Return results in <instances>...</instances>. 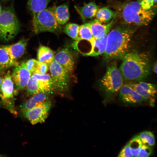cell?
<instances>
[{
    "label": "cell",
    "instance_id": "cell-1",
    "mask_svg": "<svg viewBox=\"0 0 157 157\" xmlns=\"http://www.w3.org/2000/svg\"><path fill=\"white\" fill-rule=\"evenodd\" d=\"M122 24L133 26L148 25L156 13V5L144 0H133L121 4L116 11Z\"/></svg>",
    "mask_w": 157,
    "mask_h": 157
},
{
    "label": "cell",
    "instance_id": "cell-2",
    "mask_svg": "<svg viewBox=\"0 0 157 157\" xmlns=\"http://www.w3.org/2000/svg\"><path fill=\"white\" fill-rule=\"evenodd\" d=\"M135 27L122 24L109 31L103 54L105 61L122 59L128 52L130 43L136 30Z\"/></svg>",
    "mask_w": 157,
    "mask_h": 157
},
{
    "label": "cell",
    "instance_id": "cell-3",
    "mask_svg": "<svg viewBox=\"0 0 157 157\" xmlns=\"http://www.w3.org/2000/svg\"><path fill=\"white\" fill-rule=\"evenodd\" d=\"M119 70L123 77L129 81L146 78L150 74V61L147 55L137 51L128 52L122 58Z\"/></svg>",
    "mask_w": 157,
    "mask_h": 157
},
{
    "label": "cell",
    "instance_id": "cell-4",
    "mask_svg": "<svg viewBox=\"0 0 157 157\" xmlns=\"http://www.w3.org/2000/svg\"><path fill=\"white\" fill-rule=\"evenodd\" d=\"M20 30V25L13 8L7 7L0 15V39L8 41L13 38Z\"/></svg>",
    "mask_w": 157,
    "mask_h": 157
},
{
    "label": "cell",
    "instance_id": "cell-5",
    "mask_svg": "<svg viewBox=\"0 0 157 157\" xmlns=\"http://www.w3.org/2000/svg\"><path fill=\"white\" fill-rule=\"evenodd\" d=\"M123 79L116 62L114 61L107 66L105 74L100 80V86L108 97L119 90L123 85Z\"/></svg>",
    "mask_w": 157,
    "mask_h": 157
},
{
    "label": "cell",
    "instance_id": "cell-6",
    "mask_svg": "<svg viewBox=\"0 0 157 157\" xmlns=\"http://www.w3.org/2000/svg\"><path fill=\"white\" fill-rule=\"evenodd\" d=\"M53 92L64 93L69 90L70 73L54 60L49 65Z\"/></svg>",
    "mask_w": 157,
    "mask_h": 157
},
{
    "label": "cell",
    "instance_id": "cell-7",
    "mask_svg": "<svg viewBox=\"0 0 157 157\" xmlns=\"http://www.w3.org/2000/svg\"><path fill=\"white\" fill-rule=\"evenodd\" d=\"M33 24L36 34L44 32L57 33L61 29V25L58 22L51 8H46L39 13Z\"/></svg>",
    "mask_w": 157,
    "mask_h": 157
},
{
    "label": "cell",
    "instance_id": "cell-8",
    "mask_svg": "<svg viewBox=\"0 0 157 157\" xmlns=\"http://www.w3.org/2000/svg\"><path fill=\"white\" fill-rule=\"evenodd\" d=\"M51 106L50 101L39 104L22 112L24 117L33 125L44 122Z\"/></svg>",
    "mask_w": 157,
    "mask_h": 157
},
{
    "label": "cell",
    "instance_id": "cell-9",
    "mask_svg": "<svg viewBox=\"0 0 157 157\" xmlns=\"http://www.w3.org/2000/svg\"><path fill=\"white\" fill-rule=\"evenodd\" d=\"M13 90L14 83L10 72L8 71L3 78H2L0 88V97H1L6 107L8 108H14Z\"/></svg>",
    "mask_w": 157,
    "mask_h": 157
},
{
    "label": "cell",
    "instance_id": "cell-10",
    "mask_svg": "<svg viewBox=\"0 0 157 157\" xmlns=\"http://www.w3.org/2000/svg\"><path fill=\"white\" fill-rule=\"evenodd\" d=\"M27 93L29 95L43 93L48 94L50 90L48 80L44 78L32 75L26 85Z\"/></svg>",
    "mask_w": 157,
    "mask_h": 157
},
{
    "label": "cell",
    "instance_id": "cell-11",
    "mask_svg": "<svg viewBox=\"0 0 157 157\" xmlns=\"http://www.w3.org/2000/svg\"><path fill=\"white\" fill-rule=\"evenodd\" d=\"M127 84L141 96L145 101H148L152 105L155 102L157 92L156 85L143 81Z\"/></svg>",
    "mask_w": 157,
    "mask_h": 157
},
{
    "label": "cell",
    "instance_id": "cell-12",
    "mask_svg": "<svg viewBox=\"0 0 157 157\" xmlns=\"http://www.w3.org/2000/svg\"><path fill=\"white\" fill-rule=\"evenodd\" d=\"M11 76L17 88L23 90L26 87L32 74L27 69L25 63L22 62L15 66Z\"/></svg>",
    "mask_w": 157,
    "mask_h": 157
},
{
    "label": "cell",
    "instance_id": "cell-13",
    "mask_svg": "<svg viewBox=\"0 0 157 157\" xmlns=\"http://www.w3.org/2000/svg\"><path fill=\"white\" fill-rule=\"evenodd\" d=\"M54 60L70 73L73 71L74 65V58L72 53L68 48H65L58 50L54 54Z\"/></svg>",
    "mask_w": 157,
    "mask_h": 157
},
{
    "label": "cell",
    "instance_id": "cell-14",
    "mask_svg": "<svg viewBox=\"0 0 157 157\" xmlns=\"http://www.w3.org/2000/svg\"><path fill=\"white\" fill-rule=\"evenodd\" d=\"M119 97L122 101L127 104H139L144 99L127 84L122 85L120 89Z\"/></svg>",
    "mask_w": 157,
    "mask_h": 157
},
{
    "label": "cell",
    "instance_id": "cell-15",
    "mask_svg": "<svg viewBox=\"0 0 157 157\" xmlns=\"http://www.w3.org/2000/svg\"><path fill=\"white\" fill-rule=\"evenodd\" d=\"M28 41L27 39H22L15 44L2 46L7 51L11 60L17 62V60L24 54Z\"/></svg>",
    "mask_w": 157,
    "mask_h": 157
},
{
    "label": "cell",
    "instance_id": "cell-16",
    "mask_svg": "<svg viewBox=\"0 0 157 157\" xmlns=\"http://www.w3.org/2000/svg\"><path fill=\"white\" fill-rule=\"evenodd\" d=\"M114 19L106 24H103L96 19L86 24L93 36L95 38H99L108 34L114 23Z\"/></svg>",
    "mask_w": 157,
    "mask_h": 157
},
{
    "label": "cell",
    "instance_id": "cell-17",
    "mask_svg": "<svg viewBox=\"0 0 157 157\" xmlns=\"http://www.w3.org/2000/svg\"><path fill=\"white\" fill-rule=\"evenodd\" d=\"M75 8L82 20L92 19L95 17L98 8L94 2H91L81 7L75 6Z\"/></svg>",
    "mask_w": 157,
    "mask_h": 157
},
{
    "label": "cell",
    "instance_id": "cell-18",
    "mask_svg": "<svg viewBox=\"0 0 157 157\" xmlns=\"http://www.w3.org/2000/svg\"><path fill=\"white\" fill-rule=\"evenodd\" d=\"M33 95L21 105L20 107L22 112L40 104L50 101L47 94L40 93Z\"/></svg>",
    "mask_w": 157,
    "mask_h": 157
},
{
    "label": "cell",
    "instance_id": "cell-19",
    "mask_svg": "<svg viewBox=\"0 0 157 157\" xmlns=\"http://www.w3.org/2000/svg\"><path fill=\"white\" fill-rule=\"evenodd\" d=\"M107 35L108 34L101 38H95L90 51L86 55L96 56L104 54L106 47Z\"/></svg>",
    "mask_w": 157,
    "mask_h": 157
},
{
    "label": "cell",
    "instance_id": "cell-20",
    "mask_svg": "<svg viewBox=\"0 0 157 157\" xmlns=\"http://www.w3.org/2000/svg\"><path fill=\"white\" fill-rule=\"evenodd\" d=\"M51 9L60 25L64 24L69 20L70 15L67 5L64 4Z\"/></svg>",
    "mask_w": 157,
    "mask_h": 157
},
{
    "label": "cell",
    "instance_id": "cell-21",
    "mask_svg": "<svg viewBox=\"0 0 157 157\" xmlns=\"http://www.w3.org/2000/svg\"><path fill=\"white\" fill-rule=\"evenodd\" d=\"M51 0H28V6L33 15V24L35 21L37 15L46 8Z\"/></svg>",
    "mask_w": 157,
    "mask_h": 157
},
{
    "label": "cell",
    "instance_id": "cell-22",
    "mask_svg": "<svg viewBox=\"0 0 157 157\" xmlns=\"http://www.w3.org/2000/svg\"><path fill=\"white\" fill-rule=\"evenodd\" d=\"M54 53L49 48L40 46L38 50L37 59L40 62L45 63L48 66L54 61Z\"/></svg>",
    "mask_w": 157,
    "mask_h": 157
},
{
    "label": "cell",
    "instance_id": "cell-23",
    "mask_svg": "<svg viewBox=\"0 0 157 157\" xmlns=\"http://www.w3.org/2000/svg\"><path fill=\"white\" fill-rule=\"evenodd\" d=\"M116 16L117 12L107 7H103L98 9L95 16L96 19L102 23L109 22Z\"/></svg>",
    "mask_w": 157,
    "mask_h": 157
},
{
    "label": "cell",
    "instance_id": "cell-24",
    "mask_svg": "<svg viewBox=\"0 0 157 157\" xmlns=\"http://www.w3.org/2000/svg\"><path fill=\"white\" fill-rule=\"evenodd\" d=\"M19 64L17 61H12L5 50L2 46H0V72Z\"/></svg>",
    "mask_w": 157,
    "mask_h": 157
},
{
    "label": "cell",
    "instance_id": "cell-25",
    "mask_svg": "<svg viewBox=\"0 0 157 157\" xmlns=\"http://www.w3.org/2000/svg\"><path fill=\"white\" fill-rule=\"evenodd\" d=\"M77 37L78 41L86 40L90 44L91 46L93 44L95 38L92 35L91 31L87 24L79 26Z\"/></svg>",
    "mask_w": 157,
    "mask_h": 157
},
{
    "label": "cell",
    "instance_id": "cell-26",
    "mask_svg": "<svg viewBox=\"0 0 157 157\" xmlns=\"http://www.w3.org/2000/svg\"><path fill=\"white\" fill-rule=\"evenodd\" d=\"M134 157H138L142 145L139 135H137L133 138L128 143Z\"/></svg>",
    "mask_w": 157,
    "mask_h": 157
},
{
    "label": "cell",
    "instance_id": "cell-27",
    "mask_svg": "<svg viewBox=\"0 0 157 157\" xmlns=\"http://www.w3.org/2000/svg\"><path fill=\"white\" fill-rule=\"evenodd\" d=\"M79 26V25L76 24L68 23L65 26L63 31L74 40L78 41L77 35Z\"/></svg>",
    "mask_w": 157,
    "mask_h": 157
},
{
    "label": "cell",
    "instance_id": "cell-28",
    "mask_svg": "<svg viewBox=\"0 0 157 157\" xmlns=\"http://www.w3.org/2000/svg\"><path fill=\"white\" fill-rule=\"evenodd\" d=\"M142 144L150 146L155 144V139L152 133L150 131H144L141 132L139 135Z\"/></svg>",
    "mask_w": 157,
    "mask_h": 157
},
{
    "label": "cell",
    "instance_id": "cell-29",
    "mask_svg": "<svg viewBox=\"0 0 157 157\" xmlns=\"http://www.w3.org/2000/svg\"><path fill=\"white\" fill-rule=\"evenodd\" d=\"M39 61L35 59H31L29 60L26 63V67L28 70L32 74H34L37 68Z\"/></svg>",
    "mask_w": 157,
    "mask_h": 157
},
{
    "label": "cell",
    "instance_id": "cell-30",
    "mask_svg": "<svg viewBox=\"0 0 157 157\" xmlns=\"http://www.w3.org/2000/svg\"><path fill=\"white\" fill-rule=\"evenodd\" d=\"M152 152V150L149 146L142 144L138 157H149L151 155Z\"/></svg>",
    "mask_w": 157,
    "mask_h": 157
},
{
    "label": "cell",
    "instance_id": "cell-31",
    "mask_svg": "<svg viewBox=\"0 0 157 157\" xmlns=\"http://www.w3.org/2000/svg\"><path fill=\"white\" fill-rule=\"evenodd\" d=\"M48 69L49 66L48 65L45 63L39 61L34 74H44L46 73Z\"/></svg>",
    "mask_w": 157,
    "mask_h": 157
},
{
    "label": "cell",
    "instance_id": "cell-32",
    "mask_svg": "<svg viewBox=\"0 0 157 157\" xmlns=\"http://www.w3.org/2000/svg\"><path fill=\"white\" fill-rule=\"evenodd\" d=\"M118 156L120 157H133L128 144L123 148L119 154Z\"/></svg>",
    "mask_w": 157,
    "mask_h": 157
},
{
    "label": "cell",
    "instance_id": "cell-33",
    "mask_svg": "<svg viewBox=\"0 0 157 157\" xmlns=\"http://www.w3.org/2000/svg\"><path fill=\"white\" fill-rule=\"evenodd\" d=\"M157 63L156 62L154 65L153 67V70L154 72L156 73H157Z\"/></svg>",
    "mask_w": 157,
    "mask_h": 157
},
{
    "label": "cell",
    "instance_id": "cell-34",
    "mask_svg": "<svg viewBox=\"0 0 157 157\" xmlns=\"http://www.w3.org/2000/svg\"><path fill=\"white\" fill-rule=\"evenodd\" d=\"M144 0L147 1H149L153 3L155 5H156L157 0Z\"/></svg>",
    "mask_w": 157,
    "mask_h": 157
},
{
    "label": "cell",
    "instance_id": "cell-35",
    "mask_svg": "<svg viewBox=\"0 0 157 157\" xmlns=\"http://www.w3.org/2000/svg\"><path fill=\"white\" fill-rule=\"evenodd\" d=\"M2 78L0 77V88Z\"/></svg>",
    "mask_w": 157,
    "mask_h": 157
},
{
    "label": "cell",
    "instance_id": "cell-36",
    "mask_svg": "<svg viewBox=\"0 0 157 157\" xmlns=\"http://www.w3.org/2000/svg\"><path fill=\"white\" fill-rule=\"evenodd\" d=\"M2 11V9H1V5L0 3V15Z\"/></svg>",
    "mask_w": 157,
    "mask_h": 157
},
{
    "label": "cell",
    "instance_id": "cell-37",
    "mask_svg": "<svg viewBox=\"0 0 157 157\" xmlns=\"http://www.w3.org/2000/svg\"><path fill=\"white\" fill-rule=\"evenodd\" d=\"M2 0L3 1H8V0Z\"/></svg>",
    "mask_w": 157,
    "mask_h": 157
},
{
    "label": "cell",
    "instance_id": "cell-38",
    "mask_svg": "<svg viewBox=\"0 0 157 157\" xmlns=\"http://www.w3.org/2000/svg\"><path fill=\"white\" fill-rule=\"evenodd\" d=\"M0 95H1V93H0Z\"/></svg>",
    "mask_w": 157,
    "mask_h": 157
}]
</instances>
